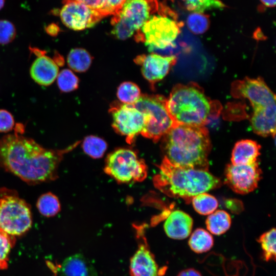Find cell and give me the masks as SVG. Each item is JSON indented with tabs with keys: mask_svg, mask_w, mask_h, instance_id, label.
I'll use <instances>...</instances> for the list:
<instances>
[{
	"mask_svg": "<svg viewBox=\"0 0 276 276\" xmlns=\"http://www.w3.org/2000/svg\"><path fill=\"white\" fill-rule=\"evenodd\" d=\"M192 12L204 13L206 10L220 9L225 5L220 0H180Z\"/></svg>",
	"mask_w": 276,
	"mask_h": 276,
	"instance_id": "f1b7e54d",
	"label": "cell"
},
{
	"mask_svg": "<svg viewBox=\"0 0 276 276\" xmlns=\"http://www.w3.org/2000/svg\"><path fill=\"white\" fill-rule=\"evenodd\" d=\"M134 61L141 67L142 75L153 87L156 82L168 74L176 63L177 57L174 55L162 56L152 53L138 55Z\"/></svg>",
	"mask_w": 276,
	"mask_h": 276,
	"instance_id": "5bb4252c",
	"label": "cell"
},
{
	"mask_svg": "<svg viewBox=\"0 0 276 276\" xmlns=\"http://www.w3.org/2000/svg\"><path fill=\"white\" fill-rule=\"evenodd\" d=\"M131 276H159L158 266L147 244L141 243L130 260Z\"/></svg>",
	"mask_w": 276,
	"mask_h": 276,
	"instance_id": "9a60e30c",
	"label": "cell"
},
{
	"mask_svg": "<svg viewBox=\"0 0 276 276\" xmlns=\"http://www.w3.org/2000/svg\"><path fill=\"white\" fill-rule=\"evenodd\" d=\"M32 215L30 206L13 190H0V232L15 238L31 228Z\"/></svg>",
	"mask_w": 276,
	"mask_h": 276,
	"instance_id": "52a82bcc",
	"label": "cell"
},
{
	"mask_svg": "<svg viewBox=\"0 0 276 276\" xmlns=\"http://www.w3.org/2000/svg\"><path fill=\"white\" fill-rule=\"evenodd\" d=\"M205 223L206 228L210 233L215 235H220L229 228L231 218L226 212L217 210L210 214Z\"/></svg>",
	"mask_w": 276,
	"mask_h": 276,
	"instance_id": "ffe728a7",
	"label": "cell"
},
{
	"mask_svg": "<svg viewBox=\"0 0 276 276\" xmlns=\"http://www.w3.org/2000/svg\"><path fill=\"white\" fill-rule=\"evenodd\" d=\"M189 245L195 252L203 253L210 250L213 246L214 239L212 236L203 228L196 229L192 234Z\"/></svg>",
	"mask_w": 276,
	"mask_h": 276,
	"instance_id": "7402d4cb",
	"label": "cell"
},
{
	"mask_svg": "<svg viewBox=\"0 0 276 276\" xmlns=\"http://www.w3.org/2000/svg\"><path fill=\"white\" fill-rule=\"evenodd\" d=\"M15 238L0 232V269L8 267L9 256L15 243Z\"/></svg>",
	"mask_w": 276,
	"mask_h": 276,
	"instance_id": "4dcf8cb0",
	"label": "cell"
},
{
	"mask_svg": "<svg viewBox=\"0 0 276 276\" xmlns=\"http://www.w3.org/2000/svg\"><path fill=\"white\" fill-rule=\"evenodd\" d=\"M92 60L93 57L89 52L79 48L72 49L67 57L68 66L79 73L86 72L90 67Z\"/></svg>",
	"mask_w": 276,
	"mask_h": 276,
	"instance_id": "44dd1931",
	"label": "cell"
},
{
	"mask_svg": "<svg viewBox=\"0 0 276 276\" xmlns=\"http://www.w3.org/2000/svg\"><path fill=\"white\" fill-rule=\"evenodd\" d=\"M275 229L272 228L262 234L258 240L263 251L264 259L266 261L275 260Z\"/></svg>",
	"mask_w": 276,
	"mask_h": 276,
	"instance_id": "484cf974",
	"label": "cell"
},
{
	"mask_svg": "<svg viewBox=\"0 0 276 276\" xmlns=\"http://www.w3.org/2000/svg\"><path fill=\"white\" fill-rule=\"evenodd\" d=\"M59 68L54 60L44 54L38 56L30 68L31 78L37 84L48 86L57 78Z\"/></svg>",
	"mask_w": 276,
	"mask_h": 276,
	"instance_id": "e0dca14e",
	"label": "cell"
},
{
	"mask_svg": "<svg viewBox=\"0 0 276 276\" xmlns=\"http://www.w3.org/2000/svg\"><path fill=\"white\" fill-rule=\"evenodd\" d=\"M117 95L122 103L133 105L140 98L141 90L135 83L126 81L118 86Z\"/></svg>",
	"mask_w": 276,
	"mask_h": 276,
	"instance_id": "d4e9b609",
	"label": "cell"
},
{
	"mask_svg": "<svg viewBox=\"0 0 276 276\" xmlns=\"http://www.w3.org/2000/svg\"><path fill=\"white\" fill-rule=\"evenodd\" d=\"M191 200L195 210L201 215H210L215 212L218 206L217 199L205 192L194 196Z\"/></svg>",
	"mask_w": 276,
	"mask_h": 276,
	"instance_id": "cb8c5ba5",
	"label": "cell"
},
{
	"mask_svg": "<svg viewBox=\"0 0 276 276\" xmlns=\"http://www.w3.org/2000/svg\"><path fill=\"white\" fill-rule=\"evenodd\" d=\"M192 218L188 214L180 210L172 212L164 225L167 235L176 240L187 238L192 231Z\"/></svg>",
	"mask_w": 276,
	"mask_h": 276,
	"instance_id": "2e32d148",
	"label": "cell"
},
{
	"mask_svg": "<svg viewBox=\"0 0 276 276\" xmlns=\"http://www.w3.org/2000/svg\"><path fill=\"white\" fill-rule=\"evenodd\" d=\"M5 0H0V10L4 7Z\"/></svg>",
	"mask_w": 276,
	"mask_h": 276,
	"instance_id": "f35d334b",
	"label": "cell"
},
{
	"mask_svg": "<svg viewBox=\"0 0 276 276\" xmlns=\"http://www.w3.org/2000/svg\"><path fill=\"white\" fill-rule=\"evenodd\" d=\"M63 153L16 132L0 140V166L30 185L55 180Z\"/></svg>",
	"mask_w": 276,
	"mask_h": 276,
	"instance_id": "6da1fadb",
	"label": "cell"
},
{
	"mask_svg": "<svg viewBox=\"0 0 276 276\" xmlns=\"http://www.w3.org/2000/svg\"><path fill=\"white\" fill-rule=\"evenodd\" d=\"M203 88L194 82L178 84L166 100L167 110L174 123L205 126L217 108Z\"/></svg>",
	"mask_w": 276,
	"mask_h": 276,
	"instance_id": "5b68a950",
	"label": "cell"
},
{
	"mask_svg": "<svg viewBox=\"0 0 276 276\" xmlns=\"http://www.w3.org/2000/svg\"><path fill=\"white\" fill-rule=\"evenodd\" d=\"M159 10L158 15L150 16L134 37L136 41L144 43L150 52L173 45L182 26L175 14L165 6H161Z\"/></svg>",
	"mask_w": 276,
	"mask_h": 276,
	"instance_id": "8992f818",
	"label": "cell"
},
{
	"mask_svg": "<svg viewBox=\"0 0 276 276\" xmlns=\"http://www.w3.org/2000/svg\"><path fill=\"white\" fill-rule=\"evenodd\" d=\"M211 146L205 126L177 124L162 137L165 157L181 167L208 170Z\"/></svg>",
	"mask_w": 276,
	"mask_h": 276,
	"instance_id": "7a4b0ae2",
	"label": "cell"
},
{
	"mask_svg": "<svg viewBox=\"0 0 276 276\" xmlns=\"http://www.w3.org/2000/svg\"><path fill=\"white\" fill-rule=\"evenodd\" d=\"M14 120L12 114L5 109H0V132H8L13 128Z\"/></svg>",
	"mask_w": 276,
	"mask_h": 276,
	"instance_id": "d6a6232c",
	"label": "cell"
},
{
	"mask_svg": "<svg viewBox=\"0 0 276 276\" xmlns=\"http://www.w3.org/2000/svg\"><path fill=\"white\" fill-rule=\"evenodd\" d=\"M88 7L100 12L105 17L103 10L105 7L106 0H76Z\"/></svg>",
	"mask_w": 276,
	"mask_h": 276,
	"instance_id": "e575fe53",
	"label": "cell"
},
{
	"mask_svg": "<svg viewBox=\"0 0 276 276\" xmlns=\"http://www.w3.org/2000/svg\"><path fill=\"white\" fill-rule=\"evenodd\" d=\"M157 174L153 178L155 187L169 197L190 201L195 196L218 187L220 179L208 170L181 167L164 157Z\"/></svg>",
	"mask_w": 276,
	"mask_h": 276,
	"instance_id": "3957f363",
	"label": "cell"
},
{
	"mask_svg": "<svg viewBox=\"0 0 276 276\" xmlns=\"http://www.w3.org/2000/svg\"><path fill=\"white\" fill-rule=\"evenodd\" d=\"M166 100L162 95L144 94L133 104L145 117V126L141 134L155 142L176 125L167 110Z\"/></svg>",
	"mask_w": 276,
	"mask_h": 276,
	"instance_id": "9c48e42d",
	"label": "cell"
},
{
	"mask_svg": "<svg viewBox=\"0 0 276 276\" xmlns=\"http://www.w3.org/2000/svg\"><path fill=\"white\" fill-rule=\"evenodd\" d=\"M56 79L58 88L62 92H71L76 90L78 87L79 79L69 69L62 70L58 74Z\"/></svg>",
	"mask_w": 276,
	"mask_h": 276,
	"instance_id": "f546056e",
	"label": "cell"
},
{
	"mask_svg": "<svg viewBox=\"0 0 276 276\" xmlns=\"http://www.w3.org/2000/svg\"><path fill=\"white\" fill-rule=\"evenodd\" d=\"M109 112L112 117L113 129L125 136L129 143L142 132L145 117L133 105L114 102L110 105Z\"/></svg>",
	"mask_w": 276,
	"mask_h": 276,
	"instance_id": "8fae6325",
	"label": "cell"
},
{
	"mask_svg": "<svg viewBox=\"0 0 276 276\" xmlns=\"http://www.w3.org/2000/svg\"><path fill=\"white\" fill-rule=\"evenodd\" d=\"M36 206L39 213L48 217L56 215L60 210L58 198L51 192L41 195L38 199Z\"/></svg>",
	"mask_w": 276,
	"mask_h": 276,
	"instance_id": "603a6c76",
	"label": "cell"
},
{
	"mask_svg": "<svg viewBox=\"0 0 276 276\" xmlns=\"http://www.w3.org/2000/svg\"><path fill=\"white\" fill-rule=\"evenodd\" d=\"M158 8L157 0H126L111 19L112 35L120 40L130 38Z\"/></svg>",
	"mask_w": 276,
	"mask_h": 276,
	"instance_id": "ba28073f",
	"label": "cell"
},
{
	"mask_svg": "<svg viewBox=\"0 0 276 276\" xmlns=\"http://www.w3.org/2000/svg\"><path fill=\"white\" fill-rule=\"evenodd\" d=\"M262 174L257 162L249 165L226 166L225 182L236 193L245 194L257 187Z\"/></svg>",
	"mask_w": 276,
	"mask_h": 276,
	"instance_id": "4fadbf2b",
	"label": "cell"
},
{
	"mask_svg": "<svg viewBox=\"0 0 276 276\" xmlns=\"http://www.w3.org/2000/svg\"><path fill=\"white\" fill-rule=\"evenodd\" d=\"M261 146L251 140H242L237 142L233 149L232 164L245 165L257 162L260 154Z\"/></svg>",
	"mask_w": 276,
	"mask_h": 276,
	"instance_id": "d6986e66",
	"label": "cell"
},
{
	"mask_svg": "<svg viewBox=\"0 0 276 276\" xmlns=\"http://www.w3.org/2000/svg\"><path fill=\"white\" fill-rule=\"evenodd\" d=\"M59 273L60 276H97L94 265L81 254L65 259L60 266Z\"/></svg>",
	"mask_w": 276,
	"mask_h": 276,
	"instance_id": "ac0fdd59",
	"label": "cell"
},
{
	"mask_svg": "<svg viewBox=\"0 0 276 276\" xmlns=\"http://www.w3.org/2000/svg\"><path fill=\"white\" fill-rule=\"evenodd\" d=\"M16 30L14 25L9 20L0 19V44L11 42L15 38Z\"/></svg>",
	"mask_w": 276,
	"mask_h": 276,
	"instance_id": "1f68e13d",
	"label": "cell"
},
{
	"mask_svg": "<svg viewBox=\"0 0 276 276\" xmlns=\"http://www.w3.org/2000/svg\"><path fill=\"white\" fill-rule=\"evenodd\" d=\"M187 25L193 33L196 35L202 34L209 28V16L204 13L192 12L187 17Z\"/></svg>",
	"mask_w": 276,
	"mask_h": 276,
	"instance_id": "4316f807",
	"label": "cell"
},
{
	"mask_svg": "<svg viewBox=\"0 0 276 276\" xmlns=\"http://www.w3.org/2000/svg\"><path fill=\"white\" fill-rule=\"evenodd\" d=\"M84 152L94 158H99L103 156L106 150L107 144L102 139L95 136L86 137L83 143Z\"/></svg>",
	"mask_w": 276,
	"mask_h": 276,
	"instance_id": "83f0119b",
	"label": "cell"
},
{
	"mask_svg": "<svg viewBox=\"0 0 276 276\" xmlns=\"http://www.w3.org/2000/svg\"><path fill=\"white\" fill-rule=\"evenodd\" d=\"M59 14L62 23L74 31L93 27L104 17L100 12L76 0H63Z\"/></svg>",
	"mask_w": 276,
	"mask_h": 276,
	"instance_id": "7c38bea8",
	"label": "cell"
},
{
	"mask_svg": "<svg viewBox=\"0 0 276 276\" xmlns=\"http://www.w3.org/2000/svg\"><path fill=\"white\" fill-rule=\"evenodd\" d=\"M231 95L249 101L252 107L250 121L255 133L265 137L275 135V96L261 78L235 81L231 85Z\"/></svg>",
	"mask_w": 276,
	"mask_h": 276,
	"instance_id": "277c9868",
	"label": "cell"
},
{
	"mask_svg": "<svg viewBox=\"0 0 276 276\" xmlns=\"http://www.w3.org/2000/svg\"><path fill=\"white\" fill-rule=\"evenodd\" d=\"M265 7L272 8L275 6L276 0H260Z\"/></svg>",
	"mask_w": 276,
	"mask_h": 276,
	"instance_id": "74e56055",
	"label": "cell"
},
{
	"mask_svg": "<svg viewBox=\"0 0 276 276\" xmlns=\"http://www.w3.org/2000/svg\"><path fill=\"white\" fill-rule=\"evenodd\" d=\"M126 0H106L105 7L103 10L104 16L108 15H114L120 10Z\"/></svg>",
	"mask_w": 276,
	"mask_h": 276,
	"instance_id": "836d02e7",
	"label": "cell"
},
{
	"mask_svg": "<svg viewBox=\"0 0 276 276\" xmlns=\"http://www.w3.org/2000/svg\"><path fill=\"white\" fill-rule=\"evenodd\" d=\"M105 172L120 182L141 181L146 177V166L129 149H119L107 156Z\"/></svg>",
	"mask_w": 276,
	"mask_h": 276,
	"instance_id": "30bf717a",
	"label": "cell"
},
{
	"mask_svg": "<svg viewBox=\"0 0 276 276\" xmlns=\"http://www.w3.org/2000/svg\"><path fill=\"white\" fill-rule=\"evenodd\" d=\"M177 276H202L201 273L194 268H187L181 271Z\"/></svg>",
	"mask_w": 276,
	"mask_h": 276,
	"instance_id": "8d00e7d4",
	"label": "cell"
},
{
	"mask_svg": "<svg viewBox=\"0 0 276 276\" xmlns=\"http://www.w3.org/2000/svg\"><path fill=\"white\" fill-rule=\"evenodd\" d=\"M45 31L48 34L52 36H55L58 34L60 31V28L57 24L51 23L45 27Z\"/></svg>",
	"mask_w": 276,
	"mask_h": 276,
	"instance_id": "d590c367",
	"label": "cell"
}]
</instances>
